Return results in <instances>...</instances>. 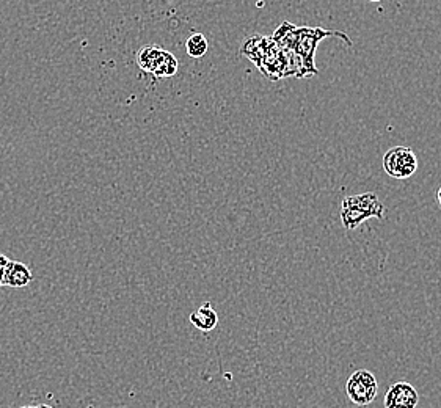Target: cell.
I'll list each match as a JSON object with an SVG mask.
<instances>
[{
  "label": "cell",
  "mask_w": 441,
  "mask_h": 408,
  "mask_svg": "<svg viewBox=\"0 0 441 408\" xmlns=\"http://www.w3.org/2000/svg\"><path fill=\"white\" fill-rule=\"evenodd\" d=\"M326 36H341V40H344L348 46H352V41L348 40L346 34H341V32L325 30L320 29V27H297L289 23H283L275 30L272 40L280 47L292 49L303 60L309 73L315 75L319 74V71L314 64L315 49H318L319 43Z\"/></svg>",
  "instance_id": "6da1fadb"
},
{
  "label": "cell",
  "mask_w": 441,
  "mask_h": 408,
  "mask_svg": "<svg viewBox=\"0 0 441 408\" xmlns=\"http://www.w3.org/2000/svg\"><path fill=\"white\" fill-rule=\"evenodd\" d=\"M385 212V206L379 200L377 193L366 192L342 200L339 219L347 231H353L369 219L383 220Z\"/></svg>",
  "instance_id": "7a4b0ae2"
},
{
  "label": "cell",
  "mask_w": 441,
  "mask_h": 408,
  "mask_svg": "<svg viewBox=\"0 0 441 408\" xmlns=\"http://www.w3.org/2000/svg\"><path fill=\"white\" fill-rule=\"evenodd\" d=\"M346 394L352 404L358 407L371 405L379 394V383L375 375L366 369L355 371L347 379Z\"/></svg>",
  "instance_id": "3957f363"
},
{
  "label": "cell",
  "mask_w": 441,
  "mask_h": 408,
  "mask_svg": "<svg viewBox=\"0 0 441 408\" xmlns=\"http://www.w3.org/2000/svg\"><path fill=\"white\" fill-rule=\"evenodd\" d=\"M383 170L394 179H408L418 170L415 151L407 146H394L385 152Z\"/></svg>",
  "instance_id": "277c9868"
},
{
  "label": "cell",
  "mask_w": 441,
  "mask_h": 408,
  "mask_svg": "<svg viewBox=\"0 0 441 408\" xmlns=\"http://www.w3.org/2000/svg\"><path fill=\"white\" fill-rule=\"evenodd\" d=\"M419 394L415 386L407 382H397L386 391L383 405L385 408H416Z\"/></svg>",
  "instance_id": "5b68a950"
},
{
  "label": "cell",
  "mask_w": 441,
  "mask_h": 408,
  "mask_svg": "<svg viewBox=\"0 0 441 408\" xmlns=\"http://www.w3.org/2000/svg\"><path fill=\"white\" fill-rule=\"evenodd\" d=\"M32 280H34V275H32V272L27 265H24L23 263H18V261H10L3 286L24 287L29 285Z\"/></svg>",
  "instance_id": "8992f818"
},
{
  "label": "cell",
  "mask_w": 441,
  "mask_h": 408,
  "mask_svg": "<svg viewBox=\"0 0 441 408\" xmlns=\"http://www.w3.org/2000/svg\"><path fill=\"white\" fill-rule=\"evenodd\" d=\"M190 322L201 331H212L219 324V314L211 307V303H204L197 311L190 314Z\"/></svg>",
  "instance_id": "52a82bcc"
},
{
  "label": "cell",
  "mask_w": 441,
  "mask_h": 408,
  "mask_svg": "<svg viewBox=\"0 0 441 408\" xmlns=\"http://www.w3.org/2000/svg\"><path fill=\"white\" fill-rule=\"evenodd\" d=\"M163 49L156 46V45H146L143 47H140V51L137 52V64L141 71L145 73L154 74L157 63L162 57Z\"/></svg>",
  "instance_id": "ba28073f"
},
{
  "label": "cell",
  "mask_w": 441,
  "mask_h": 408,
  "mask_svg": "<svg viewBox=\"0 0 441 408\" xmlns=\"http://www.w3.org/2000/svg\"><path fill=\"white\" fill-rule=\"evenodd\" d=\"M178 69H179L178 58L174 57L171 52H168V51H165V49H163L162 57L159 60V63H157L156 71H154L156 77H173V75L178 73Z\"/></svg>",
  "instance_id": "9c48e42d"
},
{
  "label": "cell",
  "mask_w": 441,
  "mask_h": 408,
  "mask_svg": "<svg viewBox=\"0 0 441 408\" xmlns=\"http://www.w3.org/2000/svg\"><path fill=\"white\" fill-rule=\"evenodd\" d=\"M186 51L192 58L204 57L209 51V41L203 34H193L187 38Z\"/></svg>",
  "instance_id": "30bf717a"
},
{
  "label": "cell",
  "mask_w": 441,
  "mask_h": 408,
  "mask_svg": "<svg viewBox=\"0 0 441 408\" xmlns=\"http://www.w3.org/2000/svg\"><path fill=\"white\" fill-rule=\"evenodd\" d=\"M8 263H10V259L5 256V254H0V287H2L3 283H5V275H7Z\"/></svg>",
  "instance_id": "8fae6325"
},
{
  "label": "cell",
  "mask_w": 441,
  "mask_h": 408,
  "mask_svg": "<svg viewBox=\"0 0 441 408\" xmlns=\"http://www.w3.org/2000/svg\"><path fill=\"white\" fill-rule=\"evenodd\" d=\"M437 201H438V204L441 206V187L438 189V192H437Z\"/></svg>",
  "instance_id": "7c38bea8"
},
{
  "label": "cell",
  "mask_w": 441,
  "mask_h": 408,
  "mask_svg": "<svg viewBox=\"0 0 441 408\" xmlns=\"http://www.w3.org/2000/svg\"><path fill=\"white\" fill-rule=\"evenodd\" d=\"M369 2H380V0H369Z\"/></svg>",
  "instance_id": "4fadbf2b"
}]
</instances>
